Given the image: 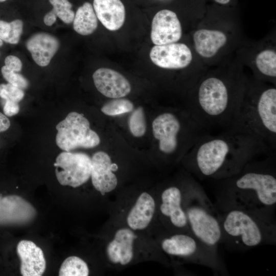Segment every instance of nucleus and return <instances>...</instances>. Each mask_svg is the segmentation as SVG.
Returning a JSON list of instances; mask_svg holds the SVG:
<instances>
[{
	"instance_id": "35",
	"label": "nucleus",
	"mask_w": 276,
	"mask_h": 276,
	"mask_svg": "<svg viewBox=\"0 0 276 276\" xmlns=\"http://www.w3.org/2000/svg\"><path fill=\"white\" fill-rule=\"evenodd\" d=\"M217 3L225 5L228 3L231 0H215Z\"/></svg>"
},
{
	"instance_id": "13",
	"label": "nucleus",
	"mask_w": 276,
	"mask_h": 276,
	"mask_svg": "<svg viewBox=\"0 0 276 276\" xmlns=\"http://www.w3.org/2000/svg\"><path fill=\"white\" fill-rule=\"evenodd\" d=\"M182 35L180 22L176 14L170 10H162L153 17L150 37L155 45L178 41Z\"/></svg>"
},
{
	"instance_id": "37",
	"label": "nucleus",
	"mask_w": 276,
	"mask_h": 276,
	"mask_svg": "<svg viewBox=\"0 0 276 276\" xmlns=\"http://www.w3.org/2000/svg\"><path fill=\"white\" fill-rule=\"evenodd\" d=\"M7 0H0V3L1 2H5Z\"/></svg>"
},
{
	"instance_id": "16",
	"label": "nucleus",
	"mask_w": 276,
	"mask_h": 276,
	"mask_svg": "<svg viewBox=\"0 0 276 276\" xmlns=\"http://www.w3.org/2000/svg\"><path fill=\"white\" fill-rule=\"evenodd\" d=\"M20 260V271L23 276H40L44 272L46 261L42 249L33 242L23 240L16 248Z\"/></svg>"
},
{
	"instance_id": "30",
	"label": "nucleus",
	"mask_w": 276,
	"mask_h": 276,
	"mask_svg": "<svg viewBox=\"0 0 276 276\" xmlns=\"http://www.w3.org/2000/svg\"><path fill=\"white\" fill-rule=\"evenodd\" d=\"M1 73L4 79L9 83L22 89L27 88L29 82L22 75L12 71L5 65L1 68Z\"/></svg>"
},
{
	"instance_id": "36",
	"label": "nucleus",
	"mask_w": 276,
	"mask_h": 276,
	"mask_svg": "<svg viewBox=\"0 0 276 276\" xmlns=\"http://www.w3.org/2000/svg\"><path fill=\"white\" fill-rule=\"evenodd\" d=\"M3 45V41L0 39V47Z\"/></svg>"
},
{
	"instance_id": "18",
	"label": "nucleus",
	"mask_w": 276,
	"mask_h": 276,
	"mask_svg": "<svg viewBox=\"0 0 276 276\" xmlns=\"http://www.w3.org/2000/svg\"><path fill=\"white\" fill-rule=\"evenodd\" d=\"M93 8L102 25L110 31H116L123 25L125 8L120 0H94Z\"/></svg>"
},
{
	"instance_id": "19",
	"label": "nucleus",
	"mask_w": 276,
	"mask_h": 276,
	"mask_svg": "<svg viewBox=\"0 0 276 276\" xmlns=\"http://www.w3.org/2000/svg\"><path fill=\"white\" fill-rule=\"evenodd\" d=\"M136 238V235L128 228L119 229L107 247L109 260L123 265L129 263L133 258V244Z\"/></svg>"
},
{
	"instance_id": "9",
	"label": "nucleus",
	"mask_w": 276,
	"mask_h": 276,
	"mask_svg": "<svg viewBox=\"0 0 276 276\" xmlns=\"http://www.w3.org/2000/svg\"><path fill=\"white\" fill-rule=\"evenodd\" d=\"M59 183L73 188L85 183L90 177L91 158L85 153L63 151L54 164Z\"/></svg>"
},
{
	"instance_id": "31",
	"label": "nucleus",
	"mask_w": 276,
	"mask_h": 276,
	"mask_svg": "<svg viewBox=\"0 0 276 276\" xmlns=\"http://www.w3.org/2000/svg\"><path fill=\"white\" fill-rule=\"evenodd\" d=\"M5 65L9 70L20 72L22 68V62L20 59L14 55H9L5 59Z\"/></svg>"
},
{
	"instance_id": "8",
	"label": "nucleus",
	"mask_w": 276,
	"mask_h": 276,
	"mask_svg": "<svg viewBox=\"0 0 276 276\" xmlns=\"http://www.w3.org/2000/svg\"><path fill=\"white\" fill-rule=\"evenodd\" d=\"M56 143L61 149L70 151L77 148H92L100 143V137L90 129L88 120L82 113L73 111L56 126Z\"/></svg>"
},
{
	"instance_id": "14",
	"label": "nucleus",
	"mask_w": 276,
	"mask_h": 276,
	"mask_svg": "<svg viewBox=\"0 0 276 276\" xmlns=\"http://www.w3.org/2000/svg\"><path fill=\"white\" fill-rule=\"evenodd\" d=\"M91 162L90 177L94 188L102 195L113 190L118 180L113 171L117 170L118 166L112 164L110 156L103 151L94 153Z\"/></svg>"
},
{
	"instance_id": "27",
	"label": "nucleus",
	"mask_w": 276,
	"mask_h": 276,
	"mask_svg": "<svg viewBox=\"0 0 276 276\" xmlns=\"http://www.w3.org/2000/svg\"><path fill=\"white\" fill-rule=\"evenodd\" d=\"M128 127L131 134L135 137L143 136L146 130V122L143 108L134 109L128 119Z\"/></svg>"
},
{
	"instance_id": "25",
	"label": "nucleus",
	"mask_w": 276,
	"mask_h": 276,
	"mask_svg": "<svg viewBox=\"0 0 276 276\" xmlns=\"http://www.w3.org/2000/svg\"><path fill=\"white\" fill-rule=\"evenodd\" d=\"M23 22L16 19L11 22L0 20V39L8 43L16 44L20 40Z\"/></svg>"
},
{
	"instance_id": "23",
	"label": "nucleus",
	"mask_w": 276,
	"mask_h": 276,
	"mask_svg": "<svg viewBox=\"0 0 276 276\" xmlns=\"http://www.w3.org/2000/svg\"><path fill=\"white\" fill-rule=\"evenodd\" d=\"M256 65L264 76L271 79L276 77V53L271 50L260 52L256 58Z\"/></svg>"
},
{
	"instance_id": "26",
	"label": "nucleus",
	"mask_w": 276,
	"mask_h": 276,
	"mask_svg": "<svg viewBox=\"0 0 276 276\" xmlns=\"http://www.w3.org/2000/svg\"><path fill=\"white\" fill-rule=\"evenodd\" d=\"M133 110V104L129 100L116 98L105 103L101 108V111L105 114L114 116L129 112Z\"/></svg>"
},
{
	"instance_id": "3",
	"label": "nucleus",
	"mask_w": 276,
	"mask_h": 276,
	"mask_svg": "<svg viewBox=\"0 0 276 276\" xmlns=\"http://www.w3.org/2000/svg\"><path fill=\"white\" fill-rule=\"evenodd\" d=\"M216 76L203 79L195 88L188 112L210 133L229 130L243 96L242 86Z\"/></svg>"
},
{
	"instance_id": "17",
	"label": "nucleus",
	"mask_w": 276,
	"mask_h": 276,
	"mask_svg": "<svg viewBox=\"0 0 276 276\" xmlns=\"http://www.w3.org/2000/svg\"><path fill=\"white\" fill-rule=\"evenodd\" d=\"M27 49L35 63L42 67L49 64L59 48V42L54 36L45 32L36 33L26 42Z\"/></svg>"
},
{
	"instance_id": "29",
	"label": "nucleus",
	"mask_w": 276,
	"mask_h": 276,
	"mask_svg": "<svg viewBox=\"0 0 276 276\" xmlns=\"http://www.w3.org/2000/svg\"><path fill=\"white\" fill-rule=\"evenodd\" d=\"M23 90L10 83L0 84V97L6 101L18 103L24 97Z\"/></svg>"
},
{
	"instance_id": "1",
	"label": "nucleus",
	"mask_w": 276,
	"mask_h": 276,
	"mask_svg": "<svg viewBox=\"0 0 276 276\" xmlns=\"http://www.w3.org/2000/svg\"><path fill=\"white\" fill-rule=\"evenodd\" d=\"M274 152L255 136L228 130L203 136L186 154V164L195 178L218 180L238 173L254 159Z\"/></svg>"
},
{
	"instance_id": "15",
	"label": "nucleus",
	"mask_w": 276,
	"mask_h": 276,
	"mask_svg": "<svg viewBox=\"0 0 276 276\" xmlns=\"http://www.w3.org/2000/svg\"><path fill=\"white\" fill-rule=\"evenodd\" d=\"M97 90L110 98H120L128 95L131 89L128 80L119 72L108 68H100L93 75Z\"/></svg>"
},
{
	"instance_id": "21",
	"label": "nucleus",
	"mask_w": 276,
	"mask_h": 276,
	"mask_svg": "<svg viewBox=\"0 0 276 276\" xmlns=\"http://www.w3.org/2000/svg\"><path fill=\"white\" fill-rule=\"evenodd\" d=\"M193 39L197 52L206 58L214 56L227 41L226 36L222 32L205 29L196 31Z\"/></svg>"
},
{
	"instance_id": "20",
	"label": "nucleus",
	"mask_w": 276,
	"mask_h": 276,
	"mask_svg": "<svg viewBox=\"0 0 276 276\" xmlns=\"http://www.w3.org/2000/svg\"><path fill=\"white\" fill-rule=\"evenodd\" d=\"M155 210L153 198L148 193L143 192L129 213L127 218L128 225L134 230L145 228L152 220Z\"/></svg>"
},
{
	"instance_id": "5",
	"label": "nucleus",
	"mask_w": 276,
	"mask_h": 276,
	"mask_svg": "<svg viewBox=\"0 0 276 276\" xmlns=\"http://www.w3.org/2000/svg\"><path fill=\"white\" fill-rule=\"evenodd\" d=\"M229 130L255 136L275 151L276 88H261L243 94Z\"/></svg>"
},
{
	"instance_id": "7",
	"label": "nucleus",
	"mask_w": 276,
	"mask_h": 276,
	"mask_svg": "<svg viewBox=\"0 0 276 276\" xmlns=\"http://www.w3.org/2000/svg\"><path fill=\"white\" fill-rule=\"evenodd\" d=\"M161 247L167 254L182 258L195 264L211 269L215 273L228 271L219 252L205 245L191 232H178L163 239Z\"/></svg>"
},
{
	"instance_id": "24",
	"label": "nucleus",
	"mask_w": 276,
	"mask_h": 276,
	"mask_svg": "<svg viewBox=\"0 0 276 276\" xmlns=\"http://www.w3.org/2000/svg\"><path fill=\"white\" fill-rule=\"evenodd\" d=\"M88 274L87 264L77 256H70L65 259L59 271L60 276H87Z\"/></svg>"
},
{
	"instance_id": "22",
	"label": "nucleus",
	"mask_w": 276,
	"mask_h": 276,
	"mask_svg": "<svg viewBox=\"0 0 276 276\" xmlns=\"http://www.w3.org/2000/svg\"><path fill=\"white\" fill-rule=\"evenodd\" d=\"M73 23L74 30L82 35H90L96 30L98 18L90 3L85 2L78 8Z\"/></svg>"
},
{
	"instance_id": "6",
	"label": "nucleus",
	"mask_w": 276,
	"mask_h": 276,
	"mask_svg": "<svg viewBox=\"0 0 276 276\" xmlns=\"http://www.w3.org/2000/svg\"><path fill=\"white\" fill-rule=\"evenodd\" d=\"M183 206L190 232L207 247L219 252L222 233L219 213L191 174L185 183Z\"/></svg>"
},
{
	"instance_id": "32",
	"label": "nucleus",
	"mask_w": 276,
	"mask_h": 276,
	"mask_svg": "<svg viewBox=\"0 0 276 276\" xmlns=\"http://www.w3.org/2000/svg\"><path fill=\"white\" fill-rule=\"evenodd\" d=\"M18 103L14 101H6L3 107L4 114L8 117H12L17 114L19 111Z\"/></svg>"
},
{
	"instance_id": "12",
	"label": "nucleus",
	"mask_w": 276,
	"mask_h": 276,
	"mask_svg": "<svg viewBox=\"0 0 276 276\" xmlns=\"http://www.w3.org/2000/svg\"><path fill=\"white\" fill-rule=\"evenodd\" d=\"M183 188L173 185L162 192L159 210L170 226L182 232H190L183 206Z\"/></svg>"
},
{
	"instance_id": "28",
	"label": "nucleus",
	"mask_w": 276,
	"mask_h": 276,
	"mask_svg": "<svg viewBox=\"0 0 276 276\" xmlns=\"http://www.w3.org/2000/svg\"><path fill=\"white\" fill-rule=\"evenodd\" d=\"M52 5V9L63 22L70 24L73 22L75 13L72 9V4L68 0H49Z\"/></svg>"
},
{
	"instance_id": "11",
	"label": "nucleus",
	"mask_w": 276,
	"mask_h": 276,
	"mask_svg": "<svg viewBox=\"0 0 276 276\" xmlns=\"http://www.w3.org/2000/svg\"><path fill=\"white\" fill-rule=\"evenodd\" d=\"M152 62L163 68L181 69L187 67L192 60V54L184 43H172L155 45L150 52Z\"/></svg>"
},
{
	"instance_id": "10",
	"label": "nucleus",
	"mask_w": 276,
	"mask_h": 276,
	"mask_svg": "<svg viewBox=\"0 0 276 276\" xmlns=\"http://www.w3.org/2000/svg\"><path fill=\"white\" fill-rule=\"evenodd\" d=\"M36 214L35 208L21 196L0 194V225L27 224Z\"/></svg>"
},
{
	"instance_id": "33",
	"label": "nucleus",
	"mask_w": 276,
	"mask_h": 276,
	"mask_svg": "<svg viewBox=\"0 0 276 276\" xmlns=\"http://www.w3.org/2000/svg\"><path fill=\"white\" fill-rule=\"evenodd\" d=\"M57 17L56 14L51 10L44 16L43 22L46 26H52L56 22Z\"/></svg>"
},
{
	"instance_id": "34",
	"label": "nucleus",
	"mask_w": 276,
	"mask_h": 276,
	"mask_svg": "<svg viewBox=\"0 0 276 276\" xmlns=\"http://www.w3.org/2000/svg\"><path fill=\"white\" fill-rule=\"evenodd\" d=\"M10 126V122L7 117L0 112V132L6 131Z\"/></svg>"
},
{
	"instance_id": "2",
	"label": "nucleus",
	"mask_w": 276,
	"mask_h": 276,
	"mask_svg": "<svg viewBox=\"0 0 276 276\" xmlns=\"http://www.w3.org/2000/svg\"><path fill=\"white\" fill-rule=\"evenodd\" d=\"M215 183L217 210L239 209L276 223V153L254 159Z\"/></svg>"
},
{
	"instance_id": "4",
	"label": "nucleus",
	"mask_w": 276,
	"mask_h": 276,
	"mask_svg": "<svg viewBox=\"0 0 276 276\" xmlns=\"http://www.w3.org/2000/svg\"><path fill=\"white\" fill-rule=\"evenodd\" d=\"M218 211V210H217ZM221 243L228 250L245 251L276 244V223L239 209L219 211Z\"/></svg>"
}]
</instances>
